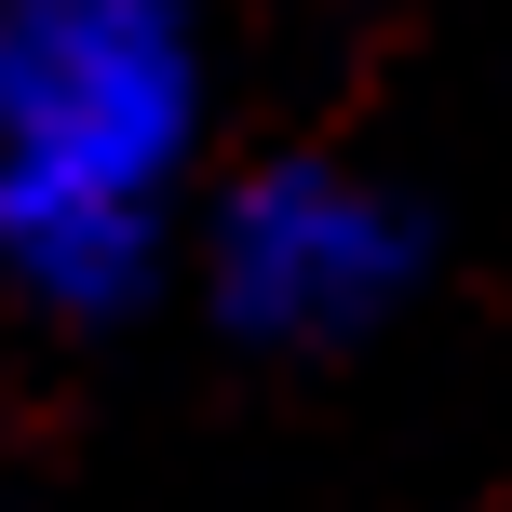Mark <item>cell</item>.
<instances>
[{"label": "cell", "instance_id": "cell-2", "mask_svg": "<svg viewBox=\"0 0 512 512\" xmlns=\"http://www.w3.org/2000/svg\"><path fill=\"white\" fill-rule=\"evenodd\" d=\"M418 283V216L351 162H270L216 216V310L270 351H337Z\"/></svg>", "mask_w": 512, "mask_h": 512}, {"label": "cell", "instance_id": "cell-1", "mask_svg": "<svg viewBox=\"0 0 512 512\" xmlns=\"http://www.w3.org/2000/svg\"><path fill=\"white\" fill-rule=\"evenodd\" d=\"M203 135L189 0H0V270L54 310L149 283L162 189Z\"/></svg>", "mask_w": 512, "mask_h": 512}]
</instances>
